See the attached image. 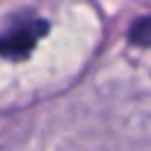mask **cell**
Listing matches in <instances>:
<instances>
[{"instance_id":"cell-1","label":"cell","mask_w":151,"mask_h":151,"mask_svg":"<svg viewBox=\"0 0 151 151\" xmlns=\"http://www.w3.org/2000/svg\"><path fill=\"white\" fill-rule=\"evenodd\" d=\"M50 24L35 14H17L2 31H0V57L17 61L26 59L35 45L47 35Z\"/></svg>"},{"instance_id":"cell-2","label":"cell","mask_w":151,"mask_h":151,"mask_svg":"<svg viewBox=\"0 0 151 151\" xmlns=\"http://www.w3.org/2000/svg\"><path fill=\"white\" fill-rule=\"evenodd\" d=\"M130 40L134 45H151V17H142L130 26Z\"/></svg>"}]
</instances>
